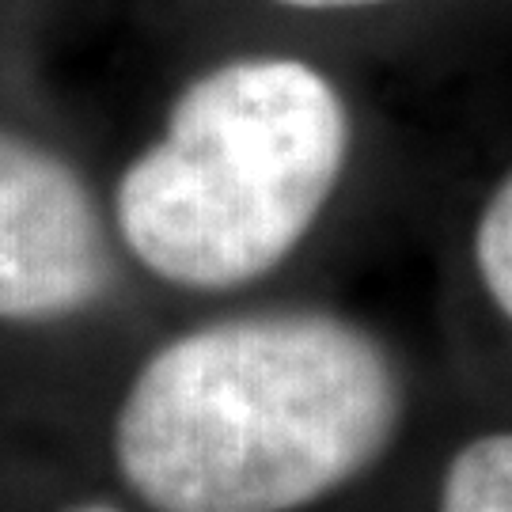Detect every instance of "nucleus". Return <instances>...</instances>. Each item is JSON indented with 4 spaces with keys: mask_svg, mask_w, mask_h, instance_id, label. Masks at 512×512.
Listing matches in <instances>:
<instances>
[{
    "mask_svg": "<svg viewBox=\"0 0 512 512\" xmlns=\"http://www.w3.org/2000/svg\"><path fill=\"white\" fill-rule=\"evenodd\" d=\"M433 512H512V429H486L459 444L440 471Z\"/></svg>",
    "mask_w": 512,
    "mask_h": 512,
    "instance_id": "4",
    "label": "nucleus"
},
{
    "mask_svg": "<svg viewBox=\"0 0 512 512\" xmlns=\"http://www.w3.org/2000/svg\"><path fill=\"white\" fill-rule=\"evenodd\" d=\"M285 8H304V12H346V8H372L387 0H277Z\"/></svg>",
    "mask_w": 512,
    "mask_h": 512,
    "instance_id": "6",
    "label": "nucleus"
},
{
    "mask_svg": "<svg viewBox=\"0 0 512 512\" xmlns=\"http://www.w3.org/2000/svg\"><path fill=\"white\" fill-rule=\"evenodd\" d=\"M353 122L300 57H236L190 80L122 171L114 232L148 277L236 293L296 255L342 183Z\"/></svg>",
    "mask_w": 512,
    "mask_h": 512,
    "instance_id": "2",
    "label": "nucleus"
},
{
    "mask_svg": "<svg viewBox=\"0 0 512 512\" xmlns=\"http://www.w3.org/2000/svg\"><path fill=\"white\" fill-rule=\"evenodd\" d=\"M61 512H129V509L126 505H118V501H107V497H88V501L65 505Z\"/></svg>",
    "mask_w": 512,
    "mask_h": 512,
    "instance_id": "7",
    "label": "nucleus"
},
{
    "mask_svg": "<svg viewBox=\"0 0 512 512\" xmlns=\"http://www.w3.org/2000/svg\"><path fill=\"white\" fill-rule=\"evenodd\" d=\"M118 281L88 179L54 148L0 126V323H65Z\"/></svg>",
    "mask_w": 512,
    "mask_h": 512,
    "instance_id": "3",
    "label": "nucleus"
},
{
    "mask_svg": "<svg viewBox=\"0 0 512 512\" xmlns=\"http://www.w3.org/2000/svg\"><path fill=\"white\" fill-rule=\"evenodd\" d=\"M410 406L384 334L334 308H255L164 338L110 425L148 512H304L380 467Z\"/></svg>",
    "mask_w": 512,
    "mask_h": 512,
    "instance_id": "1",
    "label": "nucleus"
},
{
    "mask_svg": "<svg viewBox=\"0 0 512 512\" xmlns=\"http://www.w3.org/2000/svg\"><path fill=\"white\" fill-rule=\"evenodd\" d=\"M475 274L486 300L512 327V171L490 190L471 236Z\"/></svg>",
    "mask_w": 512,
    "mask_h": 512,
    "instance_id": "5",
    "label": "nucleus"
}]
</instances>
